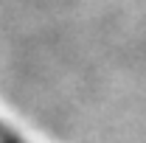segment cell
<instances>
[{"mask_svg": "<svg viewBox=\"0 0 146 143\" xmlns=\"http://www.w3.org/2000/svg\"><path fill=\"white\" fill-rule=\"evenodd\" d=\"M0 143H25L20 135H14V132H9L6 126H0Z\"/></svg>", "mask_w": 146, "mask_h": 143, "instance_id": "cell-1", "label": "cell"}]
</instances>
